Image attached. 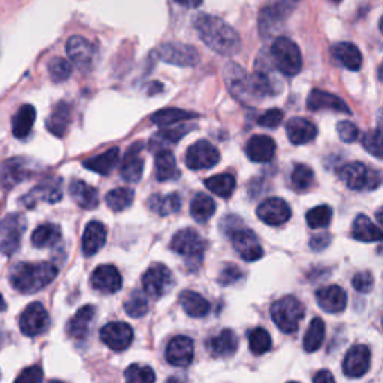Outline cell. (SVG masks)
Returning a JSON list of instances; mask_svg holds the SVG:
<instances>
[{
  "label": "cell",
  "instance_id": "cell-1",
  "mask_svg": "<svg viewBox=\"0 0 383 383\" xmlns=\"http://www.w3.org/2000/svg\"><path fill=\"white\" fill-rule=\"evenodd\" d=\"M193 26L201 41L214 53L226 55V57L238 53L241 46L240 35L222 18L210 14H199L195 18Z\"/></svg>",
  "mask_w": 383,
  "mask_h": 383
},
{
  "label": "cell",
  "instance_id": "cell-2",
  "mask_svg": "<svg viewBox=\"0 0 383 383\" xmlns=\"http://www.w3.org/2000/svg\"><path fill=\"white\" fill-rule=\"evenodd\" d=\"M59 269L50 262H21L11 268L9 282L15 291L32 295L42 291L57 277Z\"/></svg>",
  "mask_w": 383,
  "mask_h": 383
},
{
  "label": "cell",
  "instance_id": "cell-3",
  "mask_svg": "<svg viewBox=\"0 0 383 383\" xmlns=\"http://www.w3.org/2000/svg\"><path fill=\"white\" fill-rule=\"evenodd\" d=\"M269 57L274 68L286 77H295L303 69L301 51L298 45L286 36H280L273 42L269 50Z\"/></svg>",
  "mask_w": 383,
  "mask_h": 383
},
{
  "label": "cell",
  "instance_id": "cell-4",
  "mask_svg": "<svg viewBox=\"0 0 383 383\" xmlns=\"http://www.w3.org/2000/svg\"><path fill=\"white\" fill-rule=\"evenodd\" d=\"M171 250L184 258V264L190 271L199 268L204 259L205 242L198 232L190 228L181 229L171 240Z\"/></svg>",
  "mask_w": 383,
  "mask_h": 383
},
{
  "label": "cell",
  "instance_id": "cell-5",
  "mask_svg": "<svg viewBox=\"0 0 383 383\" xmlns=\"http://www.w3.org/2000/svg\"><path fill=\"white\" fill-rule=\"evenodd\" d=\"M305 313L304 304L295 296H285L271 305V319L277 328L285 334H292L298 330Z\"/></svg>",
  "mask_w": 383,
  "mask_h": 383
},
{
  "label": "cell",
  "instance_id": "cell-6",
  "mask_svg": "<svg viewBox=\"0 0 383 383\" xmlns=\"http://www.w3.org/2000/svg\"><path fill=\"white\" fill-rule=\"evenodd\" d=\"M340 179L352 190H375L380 186L382 177L375 168H368L366 163L352 162L344 165L340 171Z\"/></svg>",
  "mask_w": 383,
  "mask_h": 383
},
{
  "label": "cell",
  "instance_id": "cell-7",
  "mask_svg": "<svg viewBox=\"0 0 383 383\" xmlns=\"http://www.w3.org/2000/svg\"><path fill=\"white\" fill-rule=\"evenodd\" d=\"M26 231V219L21 214H9L0 222V253L12 256L20 249Z\"/></svg>",
  "mask_w": 383,
  "mask_h": 383
},
{
  "label": "cell",
  "instance_id": "cell-8",
  "mask_svg": "<svg viewBox=\"0 0 383 383\" xmlns=\"http://www.w3.org/2000/svg\"><path fill=\"white\" fill-rule=\"evenodd\" d=\"M156 54L162 62L181 68L196 66L201 60L199 53L195 46L181 42H165L159 46Z\"/></svg>",
  "mask_w": 383,
  "mask_h": 383
},
{
  "label": "cell",
  "instance_id": "cell-9",
  "mask_svg": "<svg viewBox=\"0 0 383 383\" xmlns=\"http://www.w3.org/2000/svg\"><path fill=\"white\" fill-rule=\"evenodd\" d=\"M223 77H225L226 87L231 95L240 102H253L256 100L253 91L250 86V75L237 63H228L223 69Z\"/></svg>",
  "mask_w": 383,
  "mask_h": 383
},
{
  "label": "cell",
  "instance_id": "cell-10",
  "mask_svg": "<svg viewBox=\"0 0 383 383\" xmlns=\"http://www.w3.org/2000/svg\"><path fill=\"white\" fill-rule=\"evenodd\" d=\"M228 235L232 240V246L235 249L241 259L247 260V262H255L264 256V249L253 231L247 229L246 226H238L229 232Z\"/></svg>",
  "mask_w": 383,
  "mask_h": 383
},
{
  "label": "cell",
  "instance_id": "cell-11",
  "mask_svg": "<svg viewBox=\"0 0 383 383\" xmlns=\"http://www.w3.org/2000/svg\"><path fill=\"white\" fill-rule=\"evenodd\" d=\"M143 286L148 296L162 298L174 286V276L171 269L163 264H154L143 276Z\"/></svg>",
  "mask_w": 383,
  "mask_h": 383
},
{
  "label": "cell",
  "instance_id": "cell-12",
  "mask_svg": "<svg viewBox=\"0 0 383 383\" xmlns=\"http://www.w3.org/2000/svg\"><path fill=\"white\" fill-rule=\"evenodd\" d=\"M220 161V153L216 147L208 141H198L190 145L186 152V166L193 171L210 170Z\"/></svg>",
  "mask_w": 383,
  "mask_h": 383
},
{
  "label": "cell",
  "instance_id": "cell-13",
  "mask_svg": "<svg viewBox=\"0 0 383 383\" xmlns=\"http://www.w3.org/2000/svg\"><path fill=\"white\" fill-rule=\"evenodd\" d=\"M35 172V168L32 166V162L29 159L24 157H14L8 159L6 162L0 165V184L2 188L9 190L14 186L23 183L24 180L29 179Z\"/></svg>",
  "mask_w": 383,
  "mask_h": 383
},
{
  "label": "cell",
  "instance_id": "cell-14",
  "mask_svg": "<svg viewBox=\"0 0 383 383\" xmlns=\"http://www.w3.org/2000/svg\"><path fill=\"white\" fill-rule=\"evenodd\" d=\"M50 326L48 312L41 303H32L24 308L20 316V330L27 337H36L44 334Z\"/></svg>",
  "mask_w": 383,
  "mask_h": 383
},
{
  "label": "cell",
  "instance_id": "cell-15",
  "mask_svg": "<svg viewBox=\"0 0 383 383\" xmlns=\"http://www.w3.org/2000/svg\"><path fill=\"white\" fill-rule=\"evenodd\" d=\"M256 214L259 220H262L267 225L280 226L291 219L292 210L285 199L273 196V198H267L259 204Z\"/></svg>",
  "mask_w": 383,
  "mask_h": 383
},
{
  "label": "cell",
  "instance_id": "cell-16",
  "mask_svg": "<svg viewBox=\"0 0 383 383\" xmlns=\"http://www.w3.org/2000/svg\"><path fill=\"white\" fill-rule=\"evenodd\" d=\"M62 179H50L39 183L29 193L21 196L20 202L27 208H33L36 204L44 201L48 204H55L62 199Z\"/></svg>",
  "mask_w": 383,
  "mask_h": 383
},
{
  "label": "cell",
  "instance_id": "cell-17",
  "mask_svg": "<svg viewBox=\"0 0 383 383\" xmlns=\"http://www.w3.org/2000/svg\"><path fill=\"white\" fill-rule=\"evenodd\" d=\"M66 53L72 63L75 64L80 71L87 72L91 69L93 62H95L96 50H95V45H93L90 41L78 35L71 36L66 42Z\"/></svg>",
  "mask_w": 383,
  "mask_h": 383
},
{
  "label": "cell",
  "instance_id": "cell-18",
  "mask_svg": "<svg viewBox=\"0 0 383 383\" xmlns=\"http://www.w3.org/2000/svg\"><path fill=\"white\" fill-rule=\"evenodd\" d=\"M371 364V352L364 344L353 346L343 359V373L350 379H358L367 375Z\"/></svg>",
  "mask_w": 383,
  "mask_h": 383
},
{
  "label": "cell",
  "instance_id": "cell-19",
  "mask_svg": "<svg viewBox=\"0 0 383 383\" xmlns=\"http://www.w3.org/2000/svg\"><path fill=\"white\" fill-rule=\"evenodd\" d=\"M100 340L116 352L126 350L134 341V330L125 322H109L100 330Z\"/></svg>",
  "mask_w": 383,
  "mask_h": 383
},
{
  "label": "cell",
  "instance_id": "cell-20",
  "mask_svg": "<svg viewBox=\"0 0 383 383\" xmlns=\"http://www.w3.org/2000/svg\"><path fill=\"white\" fill-rule=\"evenodd\" d=\"M195 344L190 337L177 335L166 346L165 358L174 367H188L193 361Z\"/></svg>",
  "mask_w": 383,
  "mask_h": 383
},
{
  "label": "cell",
  "instance_id": "cell-21",
  "mask_svg": "<svg viewBox=\"0 0 383 383\" xmlns=\"http://www.w3.org/2000/svg\"><path fill=\"white\" fill-rule=\"evenodd\" d=\"M291 6L287 2H278L276 5H269L260 9L259 12V32L265 38L274 35L280 30L285 18L289 14V8Z\"/></svg>",
  "mask_w": 383,
  "mask_h": 383
},
{
  "label": "cell",
  "instance_id": "cell-22",
  "mask_svg": "<svg viewBox=\"0 0 383 383\" xmlns=\"http://www.w3.org/2000/svg\"><path fill=\"white\" fill-rule=\"evenodd\" d=\"M91 286L98 292L111 295L118 292L123 286V278H121L120 271L114 265H100L91 274Z\"/></svg>",
  "mask_w": 383,
  "mask_h": 383
},
{
  "label": "cell",
  "instance_id": "cell-23",
  "mask_svg": "<svg viewBox=\"0 0 383 383\" xmlns=\"http://www.w3.org/2000/svg\"><path fill=\"white\" fill-rule=\"evenodd\" d=\"M307 108L310 111H334V113H343V114L352 113L348 104H346L341 98L319 89L312 90L310 95H308Z\"/></svg>",
  "mask_w": 383,
  "mask_h": 383
},
{
  "label": "cell",
  "instance_id": "cell-24",
  "mask_svg": "<svg viewBox=\"0 0 383 383\" xmlns=\"http://www.w3.org/2000/svg\"><path fill=\"white\" fill-rule=\"evenodd\" d=\"M143 150V143H135L132 147L127 148V152L123 157V162L120 166L121 179L127 183H138L141 180L144 172V161L139 156Z\"/></svg>",
  "mask_w": 383,
  "mask_h": 383
},
{
  "label": "cell",
  "instance_id": "cell-25",
  "mask_svg": "<svg viewBox=\"0 0 383 383\" xmlns=\"http://www.w3.org/2000/svg\"><path fill=\"white\" fill-rule=\"evenodd\" d=\"M316 301L326 313H341L348 305V295H346L343 287L331 285L321 287L316 292Z\"/></svg>",
  "mask_w": 383,
  "mask_h": 383
},
{
  "label": "cell",
  "instance_id": "cell-26",
  "mask_svg": "<svg viewBox=\"0 0 383 383\" xmlns=\"http://www.w3.org/2000/svg\"><path fill=\"white\" fill-rule=\"evenodd\" d=\"M276 143L274 139L267 135H255L251 136L246 145V154L251 162L267 163L273 161L276 154Z\"/></svg>",
  "mask_w": 383,
  "mask_h": 383
},
{
  "label": "cell",
  "instance_id": "cell-27",
  "mask_svg": "<svg viewBox=\"0 0 383 383\" xmlns=\"http://www.w3.org/2000/svg\"><path fill=\"white\" fill-rule=\"evenodd\" d=\"M287 139L295 145L312 143L317 135V127L313 121L304 117H292L286 125Z\"/></svg>",
  "mask_w": 383,
  "mask_h": 383
},
{
  "label": "cell",
  "instance_id": "cell-28",
  "mask_svg": "<svg viewBox=\"0 0 383 383\" xmlns=\"http://www.w3.org/2000/svg\"><path fill=\"white\" fill-rule=\"evenodd\" d=\"M105 241H107V228L104 223L96 220L87 223V226L82 233V242H81L84 256L90 258L93 255H96L98 251L105 246Z\"/></svg>",
  "mask_w": 383,
  "mask_h": 383
},
{
  "label": "cell",
  "instance_id": "cell-29",
  "mask_svg": "<svg viewBox=\"0 0 383 383\" xmlns=\"http://www.w3.org/2000/svg\"><path fill=\"white\" fill-rule=\"evenodd\" d=\"M331 53L334 59L337 60L341 66L349 71H359L362 66V54L359 48L352 42H337L332 45Z\"/></svg>",
  "mask_w": 383,
  "mask_h": 383
},
{
  "label": "cell",
  "instance_id": "cell-30",
  "mask_svg": "<svg viewBox=\"0 0 383 383\" xmlns=\"http://www.w3.org/2000/svg\"><path fill=\"white\" fill-rule=\"evenodd\" d=\"M69 193L73 202H75L80 208L93 210L99 205L98 190L82 180H73L69 184Z\"/></svg>",
  "mask_w": 383,
  "mask_h": 383
},
{
  "label": "cell",
  "instance_id": "cell-31",
  "mask_svg": "<svg viewBox=\"0 0 383 383\" xmlns=\"http://www.w3.org/2000/svg\"><path fill=\"white\" fill-rule=\"evenodd\" d=\"M93 317H95V307L93 305H84L75 313V316L68 322L66 332L69 337L82 340L89 335V330Z\"/></svg>",
  "mask_w": 383,
  "mask_h": 383
},
{
  "label": "cell",
  "instance_id": "cell-32",
  "mask_svg": "<svg viewBox=\"0 0 383 383\" xmlns=\"http://www.w3.org/2000/svg\"><path fill=\"white\" fill-rule=\"evenodd\" d=\"M208 349L214 358H229L238 349V337L232 330H223L210 340Z\"/></svg>",
  "mask_w": 383,
  "mask_h": 383
},
{
  "label": "cell",
  "instance_id": "cell-33",
  "mask_svg": "<svg viewBox=\"0 0 383 383\" xmlns=\"http://www.w3.org/2000/svg\"><path fill=\"white\" fill-rule=\"evenodd\" d=\"M72 121V109L71 105L66 102H60V104L55 105L50 117L46 118V129L54 136H64L68 132L69 125Z\"/></svg>",
  "mask_w": 383,
  "mask_h": 383
},
{
  "label": "cell",
  "instance_id": "cell-34",
  "mask_svg": "<svg viewBox=\"0 0 383 383\" xmlns=\"http://www.w3.org/2000/svg\"><path fill=\"white\" fill-rule=\"evenodd\" d=\"M190 129L192 126H177L170 129H162L161 132H157L156 135L152 136L150 143H148V150L152 153L165 150L168 144L174 145L175 143H179L183 136L189 134Z\"/></svg>",
  "mask_w": 383,
  "mask_h": 383
},
{
  "label": "cell",
  "instance_id": "cell-35",
  "mask_svg": "<svg viewBox=\"0 0 383 383\" xmlns=\"http://www.w3.org/2000/svg\"><path fill=\"white\" fill-rule=\"evenodd\" d=\"M352 237L361 242H376L382 240V231L366 214H358L352 225Z\"/></svg>",
  "mask_w": 383,
  "mask_h": 383
},
{
  "label": "cell",
  "instance_id": "cell-36",
  "mask_svg": "<svg viewBox=\"0 0 383 383\" xmlns=\"http://www.w3.org/2000/svg\"><path fill=\"white\" fill-rule=\"evenodd\" d=\"M118 159H120V150L117 147H114V148H109L108 152L102 153L99 156L87 159V161L82 162V165H84V168H87V170L91 172H96L100 175H108L117 166Z\"/></svg>",
  "mask_w": 383,
  "mask_h": 383
},
{
  "label": "cell",
  "instance_id": "cell-37",
  "mask_svg": "<svg viewBox=\"0 0 383 383\" xmlns=\"http://www.w3.org/2000/svg\"><path fill=\"white\" fill-rule=\"evenodd\" d=\"M154 166H156L157 181H161V183L171 181V180H175L180 177L179 170H177L175 157H174L172 152L168 150V148L156 153Z\"/></svg>",
  "mask_w": 383,
  "mask_h": 383
},
{
  "label": "cell",
  "instance_id": "cell-38",
  "mask_svg": "<svg viewBox=\"0 0 383 383\" xmlns=\"http://www.w3.org/2000/svg\"><path fill=\"white\" fill-rule=\"evenodd\" d=\"M148 208L159 216H170V214L179 213L181 208V198L179 193L170 195H152L147 201Z\"/></svg>",
  "mask_w": 383,
  "mask_h": 383
},
{
  "label": "cell",
  "instance_id": "cell-39",
  "mask_svg": "<svg viewBox=\"0 0 383 383\" xmlns=\"http://www.w3.org/2000/svg\"><path fill=\"white\" fill-rule=\"evenodd\" d=\"M62 240V229L54 223H44L32 233V244L38 249H46L59 244Z\"/></svg>",
  "mask_w": 383,
  "mask_h": 383
},
{
  "label": "cell",
  "instance_id": "cell-40",
  "mask_svg": "<svg viewBox=\"0 0 383 383\" xmlns=\"http://www.w3.org/2000/svg\"><path fill=\"white\" fill-rule=\"evenodd\" d=\"M180 304L183 310L192 317H204L210 312V303L205 298L193 291H183L180 294Z\"/></svg>",
  "mask_w": 383,
  "mask_h": 383
},
{
  "label": "cell",
  "instance_id": "cell-41",
  "mask_svg": "<svg viewBox=\"0 0 383 383\" xmlns=\"http://www.w3.org/2000/svg\"><path fill=\"white\" fill-rule=\"evenodd\" d=\"M36 120V109L33 105H23L17 111L12 118V132L15 138H26L30 134V130Z\"/></svg>",
  "mask_w": 383,
  "mask_h": 383
},
{
  "label": "cell",
  "instance_id": "cell-42",
  "mask_svg": "<svg viewBox=\"0 0 383 383\" xmlns=\"http://www.w3.org/2000/svg\"><path fill=\"white\" fill-rule=\"evenodd\" d=\"M216 213V204L205 193H196L190 202V214L198 223L208 222Z\"/></svg>",
  "mask_w": 383,
  "mask_h": 383
},
{
  "label": "cell",
  "instance_id": "cell-43",
  "mask_svg": "<svg viewBox=\"0 0 383 383\" xmlns=\"http://www.w3.org/2000/svg\"><path fill=\"white\" fill-rule=\"evenodd\" d=\"M323 340H325V323L321 317H314V319L310 322V325H308L304 335V340H303L304 350L308 353L319 350Z\"/></svg>",
  "mask_w": 383,
  "mask_h": 383
},
{
  "label": "cell",
  "instance_id": "cell-44",
  "mask_svg": "<svg viewBox=\"0 0 383 383\" xmlns=\"http://www.w3.org/2000/svg\"><path fill=\"white\" fill-rule=\"evenodd\" d=\"M205 188L220 198H229L235 190V179L231 174H217L205 180Z\"/></svg>",
  "mask_w": 383,
  "mask_h": 383
},
{
  "label": "cell",
  "instance_id": "cell-45",
  "mask_svg": "<svg viewBox=\"0 0 383 383\" xmlns=\"http://www.w3.org/2000/svg\"><path fill=\"white\" fill-rule=\"evenodd\" d=\"M193 117H198V114L189 113V111L179 109V108H165L153 114L152 121L157 126H172L175 123H179V121L190 120Z\"/></svg>",
  "mask_w": 383,
  "mask_h": 383
},
{
  "label": "cell",
  "instance_id": "cell-46",
  "mask_svg": "<svg viewBox=\"0 0 383 383\" xmlns=\"http://www.w3.org/2000/svg\"><path fill=\"white\" fill-rule=\"evenodd\" d=\"M134 199H135V192L132 189H127V188L113 189L105 196L107 205L116 213L125 211L126 208H129L130 205L134 204Z\"/></svg>",
  "mask_w": 383,
  "mask_h": 383
},
{
  "label": "cell",
  "instance_id": "cell-47",
  "mask_svg": "<svg viewBox=\"0 0 383 383\" xmlns=\"http://www.w3.org/2000/svg\"><path fill=\"white\" fill-rule=\"evenodd\" d=\"M291 183L292 188L296 192H307L308 189L312 188L314 183V172L310 166H307L304 163L296 165L292 171L291 175Z\"/></svg>",
  "mask_w": 383,
  "mask_h": 383
},
{
  "label": "cell",
  "instance_id": "cell-48",
  "mask_svg": "<svg viewBox=\"0 0 383 383\" xmlns=\"http://www.w3.org/2000/svg\"><path fill=\"white\" fill-rule=\"evenodd\" d=\"M332 219V210L328 205H319V207H314L307 213L305 222L308 228L312 229H323L328 228Z\"/></svg>",
  "mask_w": 383,
  "mask_h": 383
},
{
  "label": "cell",
  "instance_id": "cell-49",
  "mask_svg": "<svg viewBox=\"0 0 383 383\" xmlns=\"http://www.w3.org/2000/svg\"><path fill=\"white\" fill-rule=\"evenodd\" d=\"M271 346H273V341H271L268 331H265L264 328H255L253 331H250L249 348L251 353L264 355L271 349Z\"/></svg>",
  "mask_w": 383,
  "mask_h": 383
},
{
  "label": "cell",
  "instance_id": "cell-50",
  "mask_svg": "<svg viewBox=\"0 0 383 383\" xmlns=\"http://www.w3.org/2000/svg\"><path fill=\"white\" fill-rule=\"evenodd\" d=\"M125 379L132 383H153L156 375L152 367L141 366V364H132L125 371Z\"/></svg>",
  "mask_w": 383,
  "mask_h": 383
},
{
  "label": "cell",
  "instance_id": "cell-51",
  "mask_svg": "<svg viewBox=\"0 0 383 383\" xmlns=\"http://www.w3.org/2000/svg\"><path fill=\"white\" fill-rule=\"evenodd\" d=\"M125 310L130 317H143L148 312V300L141 291H135L125 303Z\"/></svg>",
  "mask_w": 383,
  "mask_h": 383
},
{
  "label": "cell",
  "instance_id": "cell-52",
  "mask_svg": "<svg viewBox=\"0 0 383 383\" xmlns=\"http://www.w3.org/2000/svg\"><path fill=\"white\" fill-rule=\"evenodd\" d=\"M48 73L54 82L66 81L72 73V64L62 57H54L48 62Z\"/></svg>",
  "mask_w": 383,
  "mask_h": 383
},
{
  "label": "cell",
  "instance_id": "cell-53",
  "mask_svg": "<svg viewBox=\"0 0 383 383\" xmlns=\"http://www.w3.org/2000/svg\"><path fill=\"white\" fill-rule=\"evenodd\" d=\"M362 145L368 153L375 157L382 159V132L380 127H377L373 132H368L362 136Z\"/></svg>",
  "mask_w": 383,
  "mask_h": 383
},
{
  "label": "cell",
  "instance_id": "cell-54",
  "mask_svg": "<svg viewBox=\"0 0 383 383\" xmlns=\"http://www.w3.org/2000/svg\"><path fill=\"white\" fill-rule=\"evenodd\" d=\"M283 111L278 108H271L268 109L267 113H264L262 116L258 117V125L262 127H268V129H276L280 126L283 120Z\"/></svg>",
  "mask_w": 383,
  "mask_h": 383
},
{
  "label": "cell",
  "instance_id": "cell-55",
  "mask_svg": "<svg viewBox=\"0 0 383 383\" xmlns=\"http://www.w3.org/2000/svg\"><path fill=\"white\" fill-rule=\"evenodd\" d=\"M352 285L355 287V291H358L361 294H368L373 291V286H375V278H373V274L368 273V271H362V273L355 274Z\"/></svg>",
  "mask_w": 383,
  "mask_h": 383
},
{
  "label": "cell",
  "instance_id": "cell-56",
  "mask_svg": "<svg viewBox=\"0 0 383 383\" xmlns=\"http://www.w3.org/2000/svg\"><path fill=\"white\" fill-rule=\"evenodd\" d=\"M337 132H339L340 139L344 143L357 141L359 136V129L357 127V125H353L349 120L340 121V123L337 125Z\"/></svg>",
  "mask_w": 383,
  "mask_h": 383
},
{
  "label": "cell",
  "instance_id": "cell-57",
  "mask_svg": "<svg viewBox=\"0 0 383 383\" xmlns=\"http://www.w3.org/2000/svg\"><path fill=\"white\" fill-rule=\"evenodd\" d=\"M242 277V271L233 264H226L222 268L220 274H219V283L223 286H229L237 283L238 280Z\"/></svg>",
  "mask_w": 383,
  "mask_h": 383
},
{
  "label": "cell",
  "instance_id": "cell-58",
  "mask_svg": "<svg viewBox=\"0 0 383 383\" xmlns=\"http://www.w3.org/2000/svg\"><path fill=\"white\" fill-rule=\"evenodd\" d=\"M44 379V371L41 367L33 366L21 371V375H18L15 382L17 383H39Z\"/></svg>",
  "mask_w": 383,
  "mask_h": 383
},
{
  "label": "cell",
  "instance_id": "cell-59",
  "mask_svg": "<svg viewBox=\"0 0 383 383\" xmlns=\"http://www.w3.org/2000/svg\"><path fill=\"white\" fill-rule=\"evenodd\" d=\"M330 242H331V235H330V233L328 232H322V233H319V235L312 237L310 247L314 251H321V250L328 247Z\"/></svg>",
  "mask_w": 383,
  "mask_h": 383
},
{
  "label": "cell",
  "instance_id": "cell-60",
  "mask_svg": "<svg viewBox=\"0 0 383 383\" xmlns=\"http://www.w3.org/2000/svg\"><path fill=\"white\" fill-rule=\"evenodd\" d=\"M313 380L316 383H325V382H334V376L331 375V373L328 370H322L317 373V375H314Z\"/></svg>",
  "mask_w": 383,
  "mask_h": 383
},
{
  "label": "cell",
  "instance_id": "cell-61",
  "mask_svg": "<svg viewBox=\"0 0 383 383\" xmlns=\"http://www.w3.org/2000/svg\"><path fill=\"white\" fill-rule=\"evenodd\" d=\"M174 2L184 6V8H198V6H201L202 0H174Z\"/></svg>",
  "mask_w": 383,
  "mask_h": 383
},
{
  "label": "cell",
  "instance_id": "cell-62",
  "mask_svg": "<svg viewBox=\"0 0 383 383\" xmlns=\"http://www.w3.org/2000/svg\"><path fill=\"white\" fill-rule=\"evenodd\" d=\"M5 310H6V303L3 300L2 294H0V312H5Z\"/></svg>",
  "mask_w": 383,
  "mask_h": 383
},
{
  "label": "cell",
  "instance_id": "cell-63",
  "mask_svg": "<svg viewBox=\"0 0 383 383\" xmlns=\"http://www.w3.org/2000/svg\"><path fill=\"white\" fill-rule=\"evenodd\" d=\"M331 2H334V3H340L341 0H331Z\"/></svg>",
  "mask_w": 383,
  "mask_h": 383
}]
</instances>
